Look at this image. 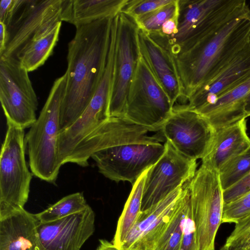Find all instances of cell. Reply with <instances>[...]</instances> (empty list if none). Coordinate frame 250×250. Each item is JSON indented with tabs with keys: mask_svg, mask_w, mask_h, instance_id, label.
I'll return each mask as SVG.
<instances>
[{
	"mask_svg": "<svg viewBox=\"0 0 250 250\" xmlns=\"http://www.w3.org/2000/svg\"><path fill=\"white\" fill-rule=\"evenodd\" d=\"M149 132L125 117H109L76 147L65 164L85 167L91 157L106 178L133 185L165 152L161 138Z\"/></svg>",
	"mask_w": 250,
	"mask_h": 250,
	"instance_id": "cell-1",
	"label": "cell"
},
{
	"mask_svg": "<svg viewBox=\"0 0 250 250\" xmlns=\"http://www.w3.org/2000/svg\"><path fill=\"white\" fill-rule=\"evenodd\" d=\"M113 18L76 27L75 36L68 44L66 85L60 114V132L71 125L84 112L100 82L107 63Z\"/></svg>",
	"mask_w": 250,
	"mask_h": 250,
	"instance_id": "cell-2",
	"label": "cell"
},
{
	"mask_svg": "<svg viewBox=\"0 0 250 250\" xmlns=\"http://www.w3.org/2000/svg\"><path fill=\"white\" fill-rule=\"evenodd\" d=\"M250 44V15L235 19L213 36L173 58L187 102Z\"/></svg>",
	"mask_w": 250,
	"mask_h": 250,
	"instance_id": "cell-3",
	"label": "cell"
},
{
	"mask_svg": "<svg viewBox=\"0 0 250 250\" xmlns=\"http://www.w3.org/2000/svg\"><path fill=\"white\" fill-rule=\"evenodd\" d=\"M250 15L245 0H179L177 30L150 36L174 58L219 31L231 21Z\"/></svg>",
	"mask_w": 250,
	"mask_h": 250,
	"instance_id": "cell-4",
	"label": "cell"
},
{
	"mask_svg": "<svg viewBox=\"0 0 250 250\" xmlns=\"http://www.w3.org/2000/svg\"><path fill=\"white\" fill-rule=\"evenodd\" d=\"M66 85V74L54 82L39 117L25 136L33 175L54 183L61 167L58 156L60 114Z\"/></svg>",
	"mask_w": 250,
	"mask_h": 250,
	"instance_id": "cell-5",
	"label": "cell"
},
{
	"mask_svg": "<svg viewBox=\"0 0 250 250\" xmlns=\"http://www.w3.org/2000/svg\"><path fill=\"white\" fill-rule=\"evenodd\" d=\"M138 41V56L127 97L125 117L150 132L160 131L174 105Z\"/></svg>",
	"mask_w": 250,
	"mask_h": 250,
	"instance_id": "cell-6",
	"label": "cell"
},
{
	"mask_svg": "<svg viewBox=\"0 0 250 250\" xmlns=\"http://www.w3.org/2000/svg\"><path fill=\"white\" fill-rule=\"evenodd\" d=\"M7 126L0 158V217L24 209L32 180L25 161L24 129L9 122Z\"/></svg>",
	"mask_w": 250,
	"mask_h": 250,
	"instance_id": "cell-7",
	"label": "cell"
},
{
	"mask_svg": "<svg viewBox=\"0 0 250 250\" xmlns=\"http://www.w3.org/2000/svg\"><path fill=\"white\" fill-rule=\"evenodd\" d=\"M197 250H214L222 223L223 190L218 171L201 165L188 182Z\"/></svg>",
	"mask_w": 250,
	"mask_h": 250,
	"instance_id": "cell-8",
	"label": "cell"
},
{
	"mask_svg": "<svg viewBox=\"0 0 250 250\" xmlns=\"http://www.w3.org/2000/svg\"><path fill=\"white\" fill-rule=\"evenodd\" d=\"M62 0H14L3 23L5 47L0 58L17 59L31 41L62 21Z\"/></svg>",
	"mask_w": 250,
	"mask_h": 250,
	"instance_id": "cell-9",
	"label": "cell"
},
{
	"mask_svg": "<svg viewBox=\"0 0 250 250\" xmlns=\"http://www.w3.org/2000/svg\"><path fill=\"white\" fill-rule=\"evenodd\" d=\"M0 100L6 122L25 129L36 121L37 97L18 59L0 58Z\"/></svg>",
	"mask_w": 250,
	"mask_h": 250,
	"instance_id": "cell-10",
	"label": "cell"
},
{
	"mask_svg": "<svg viewBox=\"0 0 250 250\" xmlns=\"http://www.w3.org/2000/svg\"><path fill=\"white\" fill-rule=\"evenodd\" d=\"M160 131L179 153L197 160L207 154L215 129L198 113L185 104H176Z\"/></svg>",
	"mask_w": 250,
	"mask_h": 250,
	"instance_id": "cell-11",
	"label": "cell"
},
{
	"mask_svg": "<svg viewBox=\"0 0 250 250\" xmlns=\"http://www.w3.org/2000/svg\"><path fill=\"white\" fill-rule=\"evenodd\" d=\"M165 152L146 174L142 196L141 211H145L182 187L194 177L196 160L186 157L167 141Z\"/></svg>",
	"mask_w": 250,
	"mask_h": 250,
	"instance_id": "cell-12",
	"label": "cell"
},
{
	"mask_svg": "<svg viewBox=\"0 0 250 250\" xmlns=\"http://www.w3.org/2000/svg\"><path fill=\"white\" fill-rule=\"evenodd\" d=\"M138 26L123 13L118 14L113 81L110 96L109 117H124L129 86L138 56Z\"/></svg>",
	"mask_w": 250,
	"mask_h": 250,
	"instance_id": "cell-13",
	"label": "cell"
},
{
	"mask_svg": "<svg viewBox=\"0 0 250 250\" xmlns=\"http://www.w3.org/2000/svg\"><path fill=\"white\" fill-rule=\"evenodd\" d=\"M184 185L157 204L141 211L120 249L153 250L177 208L184 193Z\"/></svg>",
	"mask_w": 250,
	"mask_h": 250,
	"instance_id": "cell-14",
	"label": "cell"
},
{
	"mask_svg": "<svg viewBox=\"0 0 250 250\" xmlns=\"http://www.w3.org/2000/svg\"><path fill=\"white\" fill-rule=\"evenodd\" d=\"M95 230V213L85 209L50 222H39L38 231L43 250H81Z\"/></svg>",
	"mask_w": 250,
	"mask_h": 250,
	"instance_id": "cell-15",
	"label": "cell"
},
{
	"mask_svg": "<svg viewBox=\"0 0 250 250\" xmlns=\"http://www.w3.org/2000/svg\"><path fill=\"white\" fill-rule=\"evenodd\" d=\"M250 76V44L214 78L196 91L186 105L198 112L214 103L220 96L242 83Z\"/></svg>",
	"mask_w": 250,
	"mask_h": 250,
	"instance_id": "cell-16",
	"label": "cell"
},
{
	"mask_svg": "<svg viewBox=\"0 0 250 250\" xmlns=\"http://www.w3.org/2000/svg\"><path fill=\"white\" fill-rule=\"evenodd\" d=\"M36 214L24 209L0 217V250H43Z\"/></svg>",
	"mask_w": 250,
	"mask_h": 250,
	"instance_id": "cell-17",
	"label": "cell"
},
{
	"mask_svg": "<svg viewBox=\"0 0 250 250\" xmlns=\"http://www.w3.org/2000/svg\"><path fill=\"white\" fill-rule=\"evenodd\" d=\"M250 146L247 120L244 118L228 126L215 129L211 146L202 159V165L218 171L229 159Z\"/></svg>",
	"mask_w": 250,
	"mask_h": 250,
	"instance_id": "cell-18",
	"label": "cell"
},
{
	"mask_svg": "<svg viewBox=\"0 0 250 250\" xmlns=\"http://www.w3.org/2000/svg\"><path fill=\"white\" fill-rule=\"evenodd\" d=\"M140 44L172 103L181 100L182 88L174 60L169 52L138 28Z\"/></svg>",
	"mask_w": 250,
	"mask_h": 250,
	"instance_id": "cell-19",
	"label": "cell"
},
{
	"mask_svg": "<svg viewBox=\"0 0 250 250\" xmlns=\"http://www.w3.org/2000/svg\"><path fill=\"white\" fill-rule=\"evenodd\" d=\"M250 92V76L214 103L197 112L206 118L214 129L228 126L247 117L244 104Z\"/></svg>",
	"mask_w": 250,
	"mask_h": 250,
	"instance_id": "cell-20",
	"label": "cell"
},
{
	"mask_svg": "<svg viewBox=\"0 0 250 250\" xmlns=\"http://www.w3.org/2000/svg\"><path fill=\"white\" fill-rule=\"evenodd\" d=\"M127 0H62V21L78 26L113 18Z\"/></svg>",
	"mask_w": 250,
	"mask_h": 250,
	"instance_id": "cell-21",
	"label": "cell"
},
{
	"mask_svg": "<svg viewBox=\"0 0 250 250\" xmlns=\"http://www.w3.org/2000/svg\"><path fill=\"white\" fill-rule=\"evenodd\" d=\"M60 21L31 41L21 51L17 59L28 72L42 66L51 55L59 38Z\"/></svg>",
	"mask_w": 250,
	"mask_h": 250,
	"instance_id": "cell-22",
	"label": "cell"
},
{
	"mask_svg": "<svg viewBox=\"0 0 250 250\" xmlns=\"http://www.w3.org/2000/svg\"><path fill=\"white\" fill-rule=\"evenodd\" d=\"M145 170L133 184L132 190L120 216L112 243L120 249L141 212L142 200L146 177Z\"/></svg>",
	"mask_w": 250,
	"mask_h": 250,
	"instance_id": "cell-23",
	"label": "cell"
},
{
	"mask_svg": "<svg viewBox=\"0 0 250 250\" xmlns=\"http://www.w3.org/2000/svg\"><path fill=\"white\" fill-rule=\"evenodd\" d=\"M189 200L188 183L187 182L184 185V193L177 208L153 250H180L184 218Z\"/></svg>",
	"mask_w": 250,
	"mask_h": 250,
	"instance_id": "cell-24",
	"label": "cell"
},
{
	"mask_svg": "<svg viewBox=\"0 0 250 250\" xmlns=\"http://www.w3.org/2000/svg\"><path fill=\"white\" fill-rule=\"evenodd\" d=\"M88 206L83 193L76 192L63 197L36 215L40 223H48L82 211Z\"/></svg>",
	"mask_w": 250,
	"mask_h": 250,
	"instance_id": "cell-25",
	"label": "cell"
},
{
	"mask_svg": "<svg viewBox=\"0 0 250 250\" xmlns=\"http://www.w3.org/2000/svg\"><path fill=\"white\" fill-rule=\"evenodd\" d=\"M250 172V146L227 161L218 171L223 190L229 188Z\"/></svg>",
	"mask_w": 250,
	"mask_h": 250,
	"instance_id": "cell-26",
	"label": "cell"
},
{
	"mask_svg": "<svg viewBox=\"0 0 250 250\" xmlns=\"http://www.w3.org/2000/svg\"><path fill=\"white\" fill-rule=\"evenodd\" d=\"M178 13L179 0H172L160 8L134 20L142 30L147 33H155L161 30L166 21L177 18Z\"/></svg>",
	"mask_w": 250,
	"mask_h": 250,
	"instance_id": "cell-27",
	"label": "cell"
},
{
	"mask_svg": "<svg viewBox=\"0 0 250 250\" xmlns=\"http://www.w3.org/2000/svg\"><path fill=\"white\" fill-rule=\"evenodd\" d=\"M250 216V191L236 200L224 204L222 223H237Z\"/></svg>",
	"mask_w": 250,
	"mask_h": 250,
	"instance_id": "cell-28",
	"label": "cell"
},
{
	"mask_svg": "<svg viewBox=\"0 0 250 250\" xmlns=\"http://www.w3.org/2000/svg\"><path fill=\"white\" fill-rule=\"evenodd\" d=\"M224 246L228 250H248L250 248V216L235 224Z\"/></svg>",
	"mask_w": 250,
	"mask_h": 250,
	"instance_id": "cell-29",
	"label": "cell"
},
{
	"mask_svg": "<svg viewBox=\"0 0 250 250\" xmlns=\"http://www.w3.org/2000/svg\"><path fill=\"white\" fill-rule=\"evenodd\" d=\"M172 0H127L121 12L138 19L169 3Z\"/></svg>",
	"mask_w": 250,
	"mask_h": 250,
	"instance_id": "cell-30",
	"label": "cell"
},
{
	"mask_svg": "<svg viewBox=\"0 0 250 250\" xmlns=\"http://www.w3.org/2000/svg\"><path fill=\"white\" fill-rule=\"evenodd\" d=\"M180 250H197L195 227L190 200L186 210Z\"/></svg>",
	"mask_w": 250,
	"mask_h": 250,
	"instance_id": "cell-31",
	"label": "cell"
},
{
	"mask_svg": "<svg viewBox=\"0 0 250 250\" xmlns=\"http://www.w3.org/2000/svg\"><path fill=\"white\" fill-rule=\"evenodd\" d=\"M250 191V172L235 184L223 190L224 204L232 202Z\"/></svg>",
	"mask_w": 250,
	"mask_h": 250,
	"instance_id": "cell-32",
	"label": "cell"
},
{
	"mask_svg": "<svg viewBox=\"0 0 250 250\" xmlns=\"http://www.w3.org/2000/svg\"><path fill=\"white\" fill-rule=\"evenodd\" d=\"M177 26L178 17L166 21L163 24L161 30L157 32L166 36H170L176 33Z\"/></svg>",
	"mask_w": 250,
	"mask_h": 250,
	"instance_id": "cell-33",
	"label": "cell"
},
{
	"mask_svg": "<svg viewBox=\"0 0 250 250\" xmlns=\"http://www.w3.org/2000/svg\"><path fill=\"white\" fill-rule=\"evenodd\" d=\"M14 0H1L0 2V22L4 23L9 14Z\"/></svg>",
	"mask_w": 250,
	"mask_h": 250,
	"instance_id": "cell-34",
	"label": "cell"
},
{
	"mask_svg": "<svg viewBox=\"0 0 250 250\" xmlns=\"http://www.w3.org/2000/svg\"><path fill=\"white\" fill-rule=\"evenodd\" d=\"M6 39V27L3 22H0V54L4 50Z\"/></svg>",
	"mask_w": 250,
	"mask_h": 250,
	"instance_id": "cell-35",
	"label": "cell"
},
{
	"mask_svg": "<svg viewBox=\"0 0 250 250\" xmlns=\"http://www.w3.org/2000/svg\"><path fill=\"white\" fill-rule=\"evenodd\" d=\"M96 250H125L117 248L112 243L104 239H100Z\"/></svg>",
	"mask_w": 250,
	"mask_h": 250,
	"instance_id": "cell-36",
	"label": "cell"
},
{
	"mask_svg": "<svg viewBox=\"0 0 250 250\" xmlns=\"http://www.w3.org/2000/svg\"><path fill=\"white\" fill-rule=\"evenodd\" d=\"M244 108L246 114L247 116H250V92L246 97L245 100Z\"/></svg>",
	"mask_w": 250,
	"mask_h": 250,
	"instance_id": "cell-37",
	"label": "cell"
},
{
	"mask_svg": "<svg viewBox=\"0 0 250 250\" xmlns=\"http://www.w3.org/2000/svg\"><path fill=\"white\" fill-rule=\"evenodd\" d=\"M219 250H228L226 248V247L224 245L221 248H220V249Z\"/></svg>",
	"mask_w": 250,
	"mask_h": 250,
	"instance_id": "cell-38",
	"label": "cell"
},
{
	"mask_svg": "<svg viewBox=\"0 0 250 250\" xmlns=\"http://www.w3.org/2000/svg\"><path fill=\"white\" fill-rule=\"evenodd\" d=\"M248 250H250V248Z\"/></svg>",
	"mask_w": 250,
	"mask_h": 250,
	"instance_id": "cell-39",
	"label": "cell"
}]
</instances>
